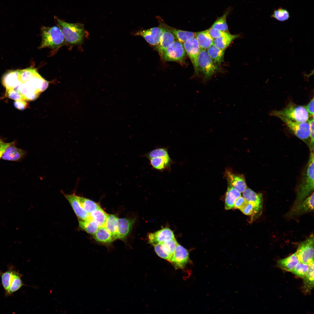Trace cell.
<instances>
[{
  "label": "cell",
  "instance_id": "1",
  "mask_svg": "<svg viewBox=\"0 0 314 314\" xmlns=\"http://www.w3.org/2000/svg\"><path fill=\"white\" fill-rule=\"evenodd\" d=\"M314 151H310L309 160L303 173L292 208L297 205L313 192L314 188Z\"/></svg>",
  "mask_w": 314,
  "mask_h": 314
},
{
  "label": "cell",
  "instance_id": "2",
  "mask_svg": "<svg viewBox=\"0 0 314 314\" xmlns=\"http://www.w3.org/2000/svg\"><path fill=\"white\" fill-rule=\"evenodd\" d=\"M54 19L62 31L67 44L72 47L83 42L87 35L83 24L67 22L56 16L54 17Z\"/></svg>",
  "mask_w": 314,
  "mask_h": 314
},
{
  "label": "cell",
  "instance_id": "3",
  "mask_svg": "<svg viewBox=\"0 0 314 314\" xmlns=\"http://www.w3.org/2000/svg\"><path fill=\"white\" fill-rule=\"evenodd\" d=\"M40 30L42 41L39 49L47 48L56 51L67 45L62 31L58 26H43Z\"/></svg>",
  "mask_w": 314,
  "mask_h": 314
},
{
  "label": "cell",
  "instance_id": "4",
  "mask_svg": "<svg viewBox=\"0 0 314 314\" xmlns=\"http://www.w3.org/2000/svg\"><path fill=\"white\" fill-rule=\"evenodd\" d=\"M49 82L38 73L28 81L22 83L18 91L27 101L36 99L48 87Z\"/></svg>",
  "mask_w": 314,
  "mask_h": 314
},
{
  "label": "cell",
  "instance_id": "5",
  "mask_svg": "<svg viewBox=\"0 0 314 314\" xmlns=\"http://www.w3.org/2000/svg\"><path fill=\"white\" fill-rule=\"evenodd\" d=\"M275 114L281 115L293 121L298 122H306L309 119L308 113L304 106L295 104L290 101L283 109L274 110L270 113L271 115Z\"/></svg>",
  "mask_w": 314,
  "mask_h": 314
},
{
  "label": "cell",
  "instance_id": "6",
  "mask_svg": "<svg viewBox=\"0 0 314 314\" xmlns=\"http://www.w3.org/2000/svg\"><path fill=\"white\" fill-rule=\"evenodd\" d=\"M199 71L202 75L204 82L210 79L220 70L209 55L206 50L201 49L198 59Z\"/></svg>",
  "mask_w": 314,
  "mask_h": 314
},
{
  "label": "cell",
  "instance_id": "7",
  "mask_svg": "<svg viewBox=\"0 0 314 314\" xmlns=\"http://www.w3.org/2000/svg\"><path fill=\"white\" fill-rule=\"evenodd\" d=\"M272 116L280 119L286 124L291 132L300 139L307 143L309 139L310 140L309 126L308 122L293 121L279 114H275Z\"/></svg>",
  "mask_w": 314,
  "mask_h": 314
},
{
  "label": "cell",
  "instance_id": "8",
  "mask_svg": "<svg viewBox=\"0 0 314 314\" xmlns=\"http://www.w3.org/2000/svg\"><path fill=\"white\" fill-rule=\"evenodd\" d=\"M314 242L312 234L299 244L296 252L299 262L309 265L314 261Z\"/></svg>",
  "mask_w": 314,
  "mask_h": 314
},
{
  "label": "cell",
  "instance_id": "9",
  "mask_svg": "<svg viewBox=\"0 0 314 314\" xmlns=\"http://www.w3.org/2000/svg\"><path fill=\"white\" fill-rule=\"evenodd\" d=\"M185 55L183 45L178 41H175L164 51L160 56L165 61L181 63Z\"/></svg>",
  "mask_w": 314,
  "mask_h": 314
},
{
  "label": "cell",
  "instance_id": "10",
  "mask_svg": "<svg viewBox=\"0 0 314 314\" xmlns=\"http://www.w3.org/2000/svg\"><path fill=\"white\" fill-rule=\"evenodd\" d=\"M242 193L243 197L246 200L254 206L252 219L258 217L262 214L263 210V195L261 193H256L247 188Z\"/></svg>",
  "mask_w": 314,
  "mask_h": 314
},
{
  "label": "cell",
  "instance_id": "11",
  "mask_svg": "<svg viewBox=\"0 0 314 314\" xmlns=\"http://www.w3.org/2000/svg\"><path fill=\"white\" fill-rule=\"evenodd\" d=\"M183 45L193 65L196 75H198L199 71L198 59L201 48L196 38L195 37L190 38L185 41Z\"/></svg>",
  "mask_w": 314,
  "mask_h": 314
},
{
  "label": "cell",
  "instance_id": "12",
  "mask_svg": "<svg viewBox=\"0 0 314 314\" xmlns=\"http://www.w3.org/2000/svg\"><path fill=\"white\" fill-rule=\"evenodd\" d=\"M189 259L188 250L179 243L176 246L169 262L175 269L184 268Z\"/></svg>",
  "mask_w": 314,
  "mask_h": 314
},
{
  "label": "cell",
  "instance_id": "13",
  "mask_svg": "<svg viewBox=\"0 0 314 314\" xmlns=\"http://www.w3.org/2000/svg\"><path fill=\"white\" fill-rule=\"evenodd\" d=\"M178 244L174 238L153 246L156 253L159 257L169 261Z\"/></svg>",
  "mask_w": 314,
  "mask_h": 314
},
{
  "label": "cell",
  "instance_id": "14",
  "mask_svg": "<svg viewBox=\"0 0 314 314\" xmlns=\"http://www.w3.org/2000/svg\"><path fill=\"white\" fill-rule=\"evenodd\" d=\"M163 32V28L155 27L138 31L135 35L142 37L149 44L157 47L160 43Z\"/></svg>",
  "mask_w": 314,
  "mask_h": 314
},
{
  "label": "cell",
  "instance_id": "15",
  "mask_svg": "<svg viewBox=\"0 0 314 314\" xmlns=\"http://www.w3.org/2000/svg\"><path fill=\"white\" fill-rule=\"evenodd\" d=\"M149 243L152 245L175 238L173 231L169 228H164L154 233H149L148 236Z\"/></svg>",
  "mask_w": 314,
  "mask_h": 314
},
{
  "label": "cell",
  "instance_id": "16",
  "mask_svg": "<svg viewBox=\"0 0 314 314\" xmlns=\"http://www.w3.org/2000/svg\"><path fill=\"white\" fill-rule=\"evenodd\" d=\"M224 174L228 183L240 193H242L247 188L243 175L234 173L229 169L226 170Z\"/></svg>",
  "mask_w": 314,
  "mask_h": 314
},
{
  "label": "cell",
  "instance_id": "17",
  "mask_svg": "<svg viewBox=\"0 0 314 314\" xmlns=\"http://www.w3.org/2000/svg\"><path fill=\"white\" fill-rule=\"evenodd\" d=\"M314 210V192H313L295 207L292 208L288 214V216L302 215Z\"/></svg>",
  "mask_w": 314,
  "mask_h": 314
},
{
  "label": "cell",
  "instance_id": "18",
  "mask_svg": "<svg viewBox=\"0 0 314 314\" xmlns=\"http://www.w3.org/2000/svg\"><path fill=\"white\" fill-rule=\"evenodd\" d=\"M149 164L156 170L162 172L165 170L171 171V166L175 163L170 156L157 157L149 159Z\"/></svg>",
  "mask_w": 314,
  "mask_h": 314
},
{
  "label": "cell",
  "instance_id": "19",
  "mask_svg": "<svg viewBox=\"0 0 314 314\" xmlns=\"http://www.w3.org/2000/svg\"><path fill=\"white\" fill-rule=\"evenodd\" d=\"M63 194L72 206L78 220H87L90 219L89 215L83 209L80 204L78 196L75 193L68 195Z\"/></svg>",
  "mask_w": 314,
  "mask_h": 314
},
{
  "label": "cell",
  "instance_id": "20",
  "mask_svg": "<svg viewBox=\"0 0 314 314\" xmlns=\"http://www.w3.org/2000/svg\"><path fill=\"white\" fill-rule=\"evenodd\" d=\"M19 70H13L6 73L2 78V83L6 90L15 89L17 90L21 84L19 78Z\"/></svg>",
  "mask_w": 314,
  "mask_h": 314
},
{
  "label": "cell",
  "instance_id": "21",
  "mask_svg": "<svg viewBox=\"0 0 314 314\" xmlns=\"http://www.w3.org/2000/svg\"><path fill=\"white\" fill-rule=\"evenodd\" d=\"M135 221L134 219L118 218L117 239H125L131 231Z\"/></svg>",
  "mask_w": 314,
  "mask_h": 314
},
{
  "label": "cell",
  "instance_id": "22",
  "mask_svg": "<svg viewBox=\"0 0 314 314\" xmlns=\"http://www.w3.org/2000/svg\"><path fill=\"white\" fill-rule=\"evenodd\" d=\"M161 26L171 32L177 41L182 43L190 38L195 37L196 33L195 32L178 29L163 23Z\"/></svg>",
  "mask_w": 314,
  "mask_h": 314
},
{
  "label": "cell",
  "instance_id": "23",
  "mask_svg": "<svg viewBox=\"0 0 314 314\" xmlns=\"http://www.w3.org/2000/svg\"><path fill=\"white\" fill-rule=\"evenodd\" d=\"M299 262L295 252L286 258L278 260L276 265L282 270L291 272Z\"/></svg>",
  "mask_w": 314,
  "mask_h": 314
},
{
  "label": "cell",
  "instance_id": "24",
  "mask_svg": "<svg viewBox=\"0 0 314 314\" xmlns=\"http://www.w3.org/2000/svg\"><path fill=\"white\" fill-rule=\"evenodd\" d=\"M14 143L6 148L2 156L3 159L8 160H17L25 154V151L15 146Z\"/></svg>",
  "mask_w": 314,
  "mask_h": 314
},
{
  "label": "cell",
  "instance_id": "25",
  "mask_svg": "<svg viewBox=\"0 0 314 314\" xmlns=\"http://www.w3.org/2000/svg\"><path fill=\"white\" fill-rule=\"evenodd\" d=\"M163 28V34L159 45L156 47L157 49L160 56L164 51L174 43L176 39L174 35L171 32Z\"/></svg>",
  "mask_w": 314,
  "mask_h": 314
},
{
  "label": "cell",
  "instance_id": "26",
  "mask_svg": "<svg viewBox=\"0 0 314 314\" xmlns=\"http://www.w3.org/2000/svg\"><path fill=\"white\" fill-rule=\"evenodd\" d=\"M303 279L302 290L305 294L309 293L314 288V261L309 265L308 271Z\"/></svg>",
  "mask_w": 314,
  "mask_h": 314
},
{
  "label": "cell",
  "instance_id": "27",
  "mask_svg": "<svg viewBox=\"0 0 314 314\" xmlns=\"http://www.w3.org/2000/svg\"><path fill=\"white\" fill-rule=\"evenodd\" d=\"M240 196V193L230 184L228 183L225 198V209L229 210L235 208V202Z\"/></svg>",
  "mask_w": 314,
  "mask_h": 314
},
{
  "label": "cell",
  "instance_id": "28",
  "mask_svg": "<svg viewBox=\"0 0 314 314\" xmlns=\"http://www.w3.org/2000/svg\"><path fill=\"white\" fill-rule=\"evenodd\" d=\"M94 238L97 242L104 244H109L114 239L109 232L104 226L99 227L93 234Z\"/></svg>",
  "mask_w": 314,
  "mask_h": 314
},
{
  "label": "cell",
  "instance_id": "29",
  "mask_svg": "<svg viewBox=\"0 0 314 314\" xmlns=\"http://www.w3.org/2000/svg\"><path fill=\"white\" fill-rule=\"evenodd\" d=\"M195 37L201 49L206 50L213 44L214 39L208 29L196 33Z\"/></svg>",
  "mask_w": 314,
  "mask_h": 314
},
{
  "label": "cell",
  "instance_id": "30",
  "mask_svg": "<svg viewBox=\"0 0 314 314\" xmlns=\"http://www.w3.org/2000/svg\"><path fill=\"white\" fill-rule=\"evenodd\" d=\"M22 275L13 270L7 295H11L24 285L21 279Z\"/></svg>",
  "mask_w": 314,
  "mask_h": 314
},
{
  "label": "cell",
  "instance_id": "31",
  "mask_svg": "<svg viewBox=\"0 0 314 314\" xmlns=\"http://www.w3.org/2000/svg\"><path fill=\"white\" fill-rule=\"evenodd\" d=\"M239 35H227L213 39V45L217 47L225 50L232 42L237 38Z\"/></svg>",
  "mask_w": 314,
  "mask_h": 314
},
{
  "label": "cell",
  "instance_id": "32",
  "mask_svg": "<svg viewBox=\"0 0 314 314\" xmlns=\"http://www.w3.org/2000/svg\"><path fill=\"white\" fill-rule=\"evenodd\" d=\"M207 51L213 61L218 65H220L223 61L225 50L220 49L213 44Z\"/></svg>",
  "mask_w": 314,
  "mask_h": 314
},
{
  "label": "cell",
  "instance_id": "33",
  "mask_svg": "<svg viewBox=\"0 0 314 314\" xmlns=\"http://www.w3.org/2000/svg\"><path fill=\"white\" fill-rule=\"evenodd\" d=\"M117 217L115 215L108 214L104 226L112 236L114 240L117 239Z\"/></svg>",
  "mask_w": 314,
  "mask_h": 314
},
{
  "label": "cell",
  "instance_id": "34",
  "mask_svg": "<svg viewBox=\"0 0 314 314\" xmlns=\"http://www.w3.org/2000/svg\"><path fill=\"white\" fill-rule=\"evenodd\" d=\"M79 202L84 210L89 215L101 207L100 205L92 200L78 196Z\"/></svg>",
  "mask_w": 314,
  "mask_h": 314
},
{
  "label": "cell",
  "instance_id": "35",
  "mask_svg": "<svg viewBox=\"0 0 314 314\" xmlns=\"http://www.w3.org/2000/svg\"><path fill=\"white\" fill-rule=\"evenodd\" d=\"M78 222L79 226L82 230L91 234L93 235L99 227L96 221L91 219L87 220H78Z\"/></svg>",
  "mask_w": 314,
  "mask_h": 314
},
{
  "label": "cell",
  "instance_id": "36",
  "mask_svg": "<svg viewBox=\"0 0 314 314\" xmlns=\"http://www.w3.org/2000/svg\"><path fill=\"white\" fill-rule=\"evenodd\" d=\"M108 215V214L100 207L89 215L90 219L96 221L99 227H100L104 226Z\"/></svg>",
  "mask_w": 314,
  "mask_h": 314
},
{
  "label": "cell",
  "instance_id": "37",
  "mask_svg": "<svg viewBox=\"0 0 314 314\" xmlns=\"http://www.w3.org/2000/svg\"><path fill=\"white\" fill-rule=\"evenodd\" d=\"M38 73L37 69L33 67H29L19 70V80L22 83L26 82L33 77Z\"/></svg>",
  "mask_w": 314,
  "mask_h": 314
},
{
  "label": "cell",
  "instance_id": "38",
  "mask_svg": "<svg viewBox=\"0 0 314 314\" xmlns=\"http://www.w3.org/2000/svg\"><path fill=\"white\" fill-rule=\"evenodd\" d=\"M143 156L149 159L157 157L169 156H170L168 147H159L149 151L144 154Z\"/></svg>",
  "mask_w": 314,
  "mask_h": 314
},
{
  "label": "cell",
  "instance_id": "39",
  "mask_svg": "<svg viewBox=\"0 0 314 314\" xmlns=\"http://www.w3.org/2000/svg\"><path fill=\"white\" fill-rule=\"evenodd\" d=\"M228 12V11H227L222 16L217 19L213 24L212 27L221 31L228 32V27L226 22V18Z\"/></svg>",
  "mask_w": 314,
  "mask_h": 314
},
{
  "label": "cell",
  "instance_id": "40",
  "mask_svg": "<svg viewBox=\"0 0 314 314\" xmlns=\"http://www.w3.org/2000/svg\"><path fill=\"white\" fill-rule=\"evenodd\" d=\"M271 17L279 21L283 22L288 19L290 15L287 10L280 7L275 10Z\"/></svg>",
  "mask_w": 314,
  "mask_h": 314
},
{
  "label": "cell",
  "instance_id": "41",
  "mask_svg": "<svg viewBox=\"0 0 314 314\" xmlns=\"http://www.w3.org/2000/svg\"><path fill=\"white\" fill-rule=\"evenodd\" d=\"M309 265L299 262L291 272L297 277L303 278L307 273Z\"/></svg>",
  "mask_w": 314,
  "mask_h": 314
},
{
  "label": "cell",
  "instance_id": "42",
  "mask_svg": "<svg viewBox=\"0 0 314 314\" xmlns=\"http://www.w3.org/2000/svg\"><path fill=\"white\" fill-rule=\"evenodd\" d=\"M12 269H9L3 273L1 276V280L3 286L7 295L10 286V283L12 273Z\"/></svg>",
  "mask_w": 314,
  "mask_h": 314
},
{
  "label": "cell",
  "instance_id": "43",
  "mask_svg": "<svg viewBox=\"0 0 314 314\" xmlns=\"http://www.w3.org/2000/svg\"><path fill=\"white\" fill-rule=\"evenodd\" d=\"M309 126V147L310 151H314V117H312L308 120Z\"/></svg>",
  "mask_w": 314,
  "mask_h": 314
},
{
  "label": "cell",
  "instance_id": "44",
  "mask_svg": "<svg viewBox=\"0 0 314 314\" xmlns=\"http://www.w3.org/2000/svg\"><path fill=\"white\" fill-rule=\"evenodd\" d=\"M5 95L6 97L14 100H24L22 95L17 90L15 89L6 90Z\"/></svg>",
  "mask_w": 314,
  "mask_h": 314
},
{
  "label": "cell",
  "instance_id": "45",
  "mask_svg": "<svg viewBox=\"0 0 314 314\" xmlns=\"http://www.w3.org/2000/svg\"><path fill=\"white\" fill-rule=\"evenodd\" d=\"M208 30L210 36L213 39L226 35L229 33V32L219 30L212 27Z\"/></svg>",
  "mask_w": 314,
  "mask_h": 314
},
{
  "label": "cell",
  "instance_id": "46",
  "mask_svg": "<svg viewBox=\"0 0 314 314\" xmlns=\"http://www.w3.org/2000/svg\"><path fill=\"white\" fill-rule=\"evenodd\" d=\"M240 210L245 215H251L253 213L254 206L251 203L247 202Z\"/></svg>",
  "mask_w": 314,
  "mask_h": 314
},
{
  "label": "cell",
  "instance_id": "47",
  "mask_svg": "<svg viewBox=\"0 0 314 314\" xmlns=\"http://www.w3.org/2000/svg\"><path fill=\"white\" fill-rule=\"evenodd\" d=\"M15 107L17 109L22 110L26 109L28 106V103L26 101L24 100H15L14 103Z\"/></svg>",
  "mask_w": 314,
  "mask_h": 314
},
{
  "label": "cell",
  "instance_id": "48",
  "mask_svg": "<svg viewBox=\"0 0 314 314\" xmlns=\"http://www.w3.org/2000/svg\"><path fill=\"white\" fill-rule=\"evenodd\" d=\"M247 202L244 197L241 196L235 201L234 204L235 208L240 210Z\"/></svg>",
  "mask_w": 314,
  "mask_h": 314
},
{
  "label": "cell",
  "instance_id": "49",
  "mask_svg": "<svg viewBox=\"0 0 314 314\" xmlns=\"http://www.w3.org/2000/svg\"><path fill=\"white\" fill-rule=\"evenodd\" d=\"M314 98L306 105L304 106L308 115L311 117H314Z\"/></svg>",
  "mask_w": 314,
  "mask_h": 314
},
{
  "label": "cell",
  "instance_id": "50",
  "mask_svg": "<svg viewBox=\"0 0 314 314\" xmlns=\"http://www.w3.org/2000/svg\"><path fill=\"white\" fill-rule=\"evenodd\" d=\"M13 142L10 143H5L3 142L1 144L0 147V158L2 157V155L4 152L6 148L9 146L14 143Z\"/></svg>",
  "mask_w": 314,
  "mask_h": 314
},
{
  "label": "cell",
  "instance_id": "51",
  "mask_svg": "<svg viewBox=\"0 0 314 314\" xmlns=\"http://www.w3.org/2000/svg\"><path fill=\"white\" fill-rule=\"evenodd\" d=\"M3 142L0 139V147L1 146V144H2V143Z\"/></svg>",
  "mask_w": 314,
  "mask_h": 314
}]
</instances>
